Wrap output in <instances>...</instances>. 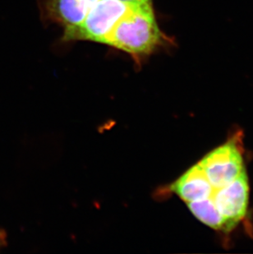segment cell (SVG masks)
Segmentation results:
<instances>
[{
  "label": "cell",
  "mask_w": 253,
  "mask_h": 254,
  "mask_svg": "<svg viewBox=\"0 0 253 254\" xmlns=\"http://www.w3.org/2000/svg\"><path fill=\"white\" fill-rule=\"evenodd\" d=\"M98 0H46L44 11L52 22L64 30L80 24Z\"/></svg>",
  "instance_id": "5"
},
{
  "label": "cell",
  "mask_w": 253,
  "mask_h": 254,
  "mask_svg": "<svg viewBox=\"0 0 253 254\" xmlns=\"http://www.w3.org/2000/svg\"><path fill=\"white\" fill-rule=\"evenodd\" d=\"M169 189L186 203L211 197L215 190L199 163L187 170Z\"/></svg>",
  "instance_id": "6"
},
{
  "label": "cell",
  "mask_w": 253,
  "mask_h": 254,
  "mask_svg": "<svg viewBox=\"0 0 253 254\" xmlns=\"http://www.w3.org/2000/svg\"><path fill=\"white\" fill-rule=\"evenodd\" d=\"M121 1L131 2V3H146V2H152V0H121Z\"/></svg>",
  "instance_id": "9"
},
{
  "label": "cell",
  "mask_w": 253,
  "mask_h": 254,
  "mask_svg": "<svg viewBox=\"0 0 253 254\" xmlns=\"http://www.w3.org/2000/svg\"><path fill=\"white\" fill-rule=\"evenodd\" d=\"M135 4L121 0H98L80 24L64 30L63 40L104 44L115 25Z\"/></svg>",
  "instance_id": "2"
},
{
  "label": "cell",
  "mask_w": 253,
  "mask_h": 254,
  "mask_svg": "<svg viewBox=\"0 0 253 254\" xmlns=\"http://www.w3.org/2000/svg\"><path fill=\"white\" fill-rule=\"evenodd\" d=\"M165 41L152 2L136 3L115 25L104 44L128 54L136 62L151 56Z\"/></svg>",
  "instance_id": "1"
},
{
  "label": "cell",
  "mask_w": 253,
  "mask_h": 254,
  "mask_svg": "<svg viewBox=\"0 0 253 254\" xmlns=\"http://www.w3.org/2000/svg\"><path fill=\"white\" fill-rule=\"evenodd\" d=\"M187 204L193 216L209 227L222 231H229L233 229L215 206L212 196Z\"/></svg>",
  "instance_id": "7"
},
{
  "label": "cell",
  "mask_w": 253,
  "mask_h": 254,
  "mask_svg": "<svg viewBox=\"0 0 253 254\" xmlns=\"http://www.w3.org/2000/svg\"><path fill=\"white\" fill-rule=\"evenodd\" d=\"M212 198L220 214L234 229L246 216L249 202V183L246 170L224 187L216 189Z\"/></svg>",
  "instance_id": "4"
},
{
  "label": "cell",
  "mask_w": 253,
  "mask_h": 254,
  "mask_svg": "<svg viewBox=\"0 0 253 254\" xmlns=\"http://www.w3.org/2000/svg\"><path fill=\"white\" fill-rule=\"evenodd\" d=\"M199 164L215 190L229 185L245 170L244 156L234 140L214 149Z\"/></svg>",
  "instance_id": "3"
},
{
  "label": "cell",
  "mask_w": 253,
  "mask_h": 254,
  "mask_svg": "<svg viewBox=\"0 0 253 254\" xmlns=\"http://www.w3.org/2000/svg\"><path fill=\"white\" fill-rule=\"evenodd\" d=\"M6 245V234L2 230H0V249Z\"/></svg>",
  "instance_id": "8"
}]
</instances>
